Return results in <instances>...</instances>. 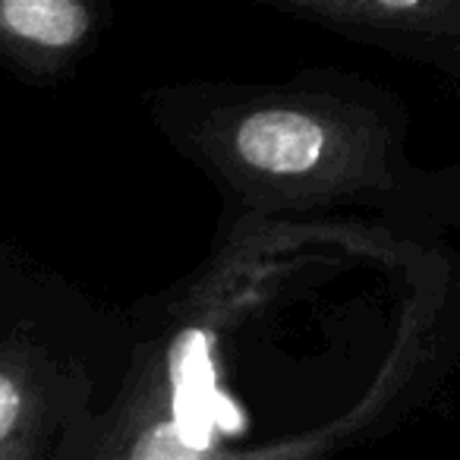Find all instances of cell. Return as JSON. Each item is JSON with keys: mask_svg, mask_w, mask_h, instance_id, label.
Wrapping results in <instances>:
<instances>
[{"mask_svg": "<svg viewBox=\"0 0 460 460\" xmlns=\"http://www.w3.org/2000/svg\"><path fill=\"white\" fill-rule=\"evenodd\" d=\"M325 152V129L296 111H259L237 129V155L262 173H306Z\"/></svg>", "mask_w": 460, "mask_h": 460, "instance_id": "6da1fadb", "label": "cell"}, {"mask_svg": "<svg viewBox=\"0 0 460 460\" xmlns=\"http://www.w3.org/2000/svg\"><path fill=\"white\" fill-rule=\"evenodd\" d=\"M0 29L39 48H70L89 29V10L73 0H7Z\"/></svg>", "mask_w": 460, "mask_h": 460, "instance_id": "7a4b0ae2", "label": "cell"}, {"mask_svg": "<svg viewBox=\"0 0 460 460\" xmlns=\"http://www.w3.org/2000/svg\"><path fill=\"white\" fill-rule=\"evenodd\" d=\"M20 410H22L20 388H16V382L7 376V372H0V441L7 438L10 429L16 426Z\"/></svg>", "mask_w": 460, "mask_h": 460, "instance_id": "3957f363", "label": "cell"}]
</instances>
